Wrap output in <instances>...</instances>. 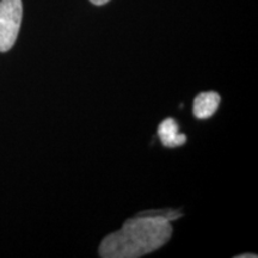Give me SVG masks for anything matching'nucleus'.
<instances>
[{"mask_svg":"<svg viewBox=\"0 0 258 258\" xmlns=\"http://www.w3.org/2000/svg\"><path fill=\"white\" fill-rule=\"evenodd\" d=\"M172 235L169 219L138 214L120 231L108 234L99 246L103 258H138L164 246Z\"/></svg>","mask_w":258,"mask_h":258,"instance_id":"1","label":"nucleus"},{"mask_svg":"<svg viewBox=\"0 0 258 258\" xmlns=\"http://www.w3.org/2000/svg\"><path fill=\"white\" fill-rule=\"evenodd\" d=\"M23 17L22 0L0 2V51L5 53L14 47Z\"/></svg>","mask_w":258,"mask_h":258,"instance_id":"2","label":"nucleus"},{"mask_svg":"<svg viewBox=\"0 0 258 258\" xmlns=\"http://www.w3.org/2000/svg\"><path fill=\"white\" fill-rule=\"evenodd\" d=\"M220 104V96L214 91L201 92L194 99V115L199 120H206L215 114Z\"/></svg>","mask_w":258,"mask_h":258,"instance_id":"3","label":"nucleus"},{"mask_svg":"<svg viewBox=\"0 0 258 258\" xmlns=\"http://www.w3.org/2000/svg\"><path fill=\"white\" fill-rule=\"evenodd\" d=\"M158 135L165 147H177L185 144L186 137L179 133L178 123L173 118H165L158 127Z\"/></svg>","mask_w":258,"mask_h":258,"instance_id":"4","label":"nucleus"},{"mask_svg":"<svg viewBox=\"0 0 258 258\" xmlns=\"http://www.w3.org/2000/svg\"><path fill=\"white\" fill-rule=\"evenodd\" d=\"M90 2H91L93 5L101 6V5L106 4V3H109V2H110V0H90Z\"/></svg>","mask_w":258,"mask_h":258,"instance_id":"5","label":"nucleus"},{"mask_svg":"<svg viewBox=\"0 0 258 258\" xmlns=\"http://www.w3.org/2000/svg\"><path fill=\"white\" fill-rule=\"evenodd\" d=\"M238 258H247V257H250V258H257V254H253V253H251V254H240V256H237Z\"/></svg>","mask_w":258,"mask_h":258,"instance_id":"6","label":"nucleus"}]
</instances>
